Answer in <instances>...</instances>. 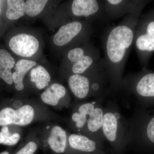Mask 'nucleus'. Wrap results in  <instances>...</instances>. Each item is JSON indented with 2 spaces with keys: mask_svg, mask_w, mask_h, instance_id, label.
<instances>
[{
  "mask_svg": "<svg viewBox=\"0 0 154 154\" xmlns=\"http://www.w3.org/2000/svg\"><path fill=\"white\" fill-rule=\"evenodd\" d=\"M140 17L139 14L125 16L118 25L107 28L103 35L105 69L115 84L121 82L128 58L134 46L135 28Z\"/></svg>",
  "mask_w": 154,
  "mask_h": 154,
  "instance_id": "f257e3e1",
  "label": "nucleus"
},
{
  "mask_svg": "<svg viewBox=\"0 0 154 154\" xmlns=\"http://www.w3.org/2000/svg\"><path fill=\"white\" fill-rule=\"evenodd\" d=\"M69 50L67 52L66 65L73 74H84L96 69L105 68L99 48L89 41Z\"/></svg>",
  "mask_w": 154,
  "mask_h": 154,
  "instance_id": "f03ea898",
  "label": "nucleus"
},
{
  "mask_svg": "<svg viewBox=\"0 0 154 154\" xmlns=\"http://www.w3.org/2000/svg\"><path fill=\"white\" fill-rule=\"evenodd\" d=\"M134 46L140 63L146 67L154 52V9L140 17L135 28Z\"/></svg>",
  "mask_w": 154,
  "mask_h": 154,
  "instance_id": "7ed1b4c3",
  "label": "nucleus"
},
{
  "mask_svg": "<svg viewBox=\"0 0 154 154\" xmlns=\"http://www.w3.org/2000/svg\"><path fill=\"white\" fill-rule=\"evenodd\" d=\"M93 33L91 21L74 20L62 26L54 34V43L59 47H75L89 41Z\"/></svg>",
  "mask_w": 154,
  "mask_h": 154,
  "instance_id": "20e7f679",
  "label": "nucleus"
},
{
  "mask_svg": "<svg viewBox=\"0 0 154 154\" xmlns=\"http://www.w3.org/2000/svg\"><path fill=\"white\" fill-rule=\"evenodd\" d=\"M104 14L106 20L119 19L128 15H140L149 1L138 0H105Z\"/></svg>",
  "mask_w": 154,
  "mask_h": 154,
  "instance_id": "39448f33",
  "label": "nucleus"
},
{
  "mask_svg": "<svg viewBox=\"0 0 154 154\" xmlns=\"http://www.w3.org/2000/svg\"><path fill=\"white\" fill-rule=\"evenodd\" d=\"M67 14L74 18H85L88 21L106 20L104 1L74 0L68 7Z\"/></svg>",
  "mask_w": 154,
  "mask_h": 154,
  "instance_id": "423d86ee",
  "label": "nucleus"
},
{
  "mask_svg": "<svg viewBox=\"0 0 154 154\" xmlns=\"http://www.w3.org/2000/svg\"><path fill=\"white\" fill-rule=\"evenodd\" d=\"M34 116V110L29 105H24L17 110L5 107L0 111V125H27L31 123Z\"/></svg>",
  "mask_w": 154,
  "mask_h": 154,
  "instance_id": "0eeeda50",
  "label": "nucleus"
},
{
  "mask_svg": "<svg viewBox=\"0 0 154 154\" xmlns=\"http://www.w3.org/2000/svg\"><path fill=\"white\" fill-rule=\"evenodd\" d=\"M9 47L13 52L23 57H30L38 51L39 42L35 36L22 33L13 36L9 42Z\"/></svg>",
  "mask_w": 154,
  "mask_h": 154,
  "instance_id": "6e6552de",
  "label": "nucleus"
},
{
  "mask_svg": "<svg viewBox=\"0 0 154 154\" xmlns=\"http://www.w3.org/2000/svg\"><path fill=\"white\" fill-rule=\"evenodd\" d=\"M90 78L83 74H72L69 77V87L77 98L84 99L88 96L91 89L96 92L100 89V84L97 82H92Z\"/></svg>",
  "mask_w": 154,
  "mask_h": 154,
  "instance_id": "1a4fd4ad",
  "label": "nucleus"
},
{
  "mask_svg": "<svg viewBox=\"0 0 154 154\" xmlns=\"http://www.w3.org/2000/svg\"><path fill=\"white\" fill-rule=\"evenodd\" d=\"M15 64V59L5 49H0V78L9 85L14 83L11 69Z\"/></svg>",
  "mask_w": 154,
  "mask_h": 154,
  "instance_id": "9d476101",
  "label": "nucleus"
},
{
  "mask_svg": "<svg viewBox=\"0 0 154 154\" xmlns=\"http://www.w3.org/2000/svg\"><path fill=\"white\" fill-rule=\"evenodd\" d=\"M48 143L54 152L57 153H63L65 152L67 146V135L65 131L60 126H54L51 130Z\"/></svg>",
  "mask_w": 154,
  "mask_h": 154,
  "instance_id": "9b49d317",
  "label": "nucleus"
},
{
  "mask_svg": "<svg viewBox=\"0 0 154 154\" xmlns=\"http://www.w3.org/2000/svg\"><path fill=\"white\" fill-rule=\"evenodd\" d=\"M37 63L35 61L26 59L21 60L16 63V71L13 73V78L15 88L17 91H21L24 89L23 80L25 75Z\"/></svg>",
  "mask_w": 154,
  "mask_h": 154,
  "instance_id": "f8f14e48",
  "label": "nucleus"
},
{
  "mask_svg": "<svg viewBox=\"0 0 154 154\" xmlns=\"http://www.w3.org/2000/svg\"><path fill=\"white\" fill-rule=\"evenodd\" d=\"M134 90L143 97H154V73H144L134 85Z\"/></svg>",
  "mask_w": 154,
  "mask_h": 154,
  "instance_id": "ddd939ff",
  "label": "nucleus"
},
{
  "mask_svg": "<svg viewBox=\"0 0 154 154\" xmlns=\"http://www.w3.org/2000/svg\"><path fill=\"white\" fill-rule=\"evenodd\" d=\"M66 91L62 85L57 83L52 84L42 94L41 98L45 104L55 106L60 100L65 96Z\"/></svg>",
  "mask_w": 154,
  "mask_h": 154,
  "instance_id": "4468645a",
  "label": "nucleus"
},
{
  "mask_svg": "<svg viewBox=\"0 0 154 154\" xmlns=\"http://www.w3.org/2000/svg\"><path fill=\"white\" fill-rule=\"evenodd\" d=\"M69 142L72 149L79 151L91 152L96 149V142L85 136L71 134L69 137Z\"/></svg>",
  "mask_w": 154,
  "mask_h": 154,
  "instance_id": "2eb2a0df",
  "label": "nucleus"
},
{
  "mask_svg": "<svg viewBox=\"0 0 154 154\" xmlns=\"http://www.w3.org/2000/svg\"><path fill=\"white\" fill-rule=\"evenodd\" d=\"M102 127L106 138L109 141L114 142L116 138L118 122L113 113L108 112L104 114Z\"/></svg>",
  "mask_w": 154,
  "mask_h": 154,
  "instance_id": "dca6fc26",
  "label": "nucleus"
},
{
  "mask_svg": "<svg viewBox=\"0 0 154 154\" xmlns=\"http://www.w3.org/2000/svg\"><path fill=\"white\" fill-rule=\"evenodd\" d=\"M30 81L35 83L36 88L42 90L48 85L51 80L49 73L41 65L32 69L30 72Z\"/></svg>",
  "mask_w": 154,
  "mask_h": 154,
  "instance_id": "f3484780",
  "label": "nucleus"
},
{
  "mask_svg": "<svg viewBox=\"0 0 154 154\" xmlns=\"http://www.w3.org/2000/svg\"><path fill=\"white\" fill-rule=\"evenodd\" d=\"M6 17L11 20H16L23 17L25 14V2L23 0L7 1Z\"/></svg>",
  "mask_w": 154,
  "mask_h": 154,
  "instance_id": "a211bd4d",
  "label": "nucleus"
},
{
  "mask_svg": "<svg viewBox=\"0 0 154 154\" xmlns=\"http://www.w3.org/2000/svg\"><path fill=\"white\" fill-rule=\"evenodd\" d=\"M94 108L93 103H85L79 107V113L73 114L72 119L75 122L77 127L81 128L84 126L87 121V116H89Z\"/></svg>",
  "mask_w": 154,
  "mask_h": 154,
  "instance_id": "6ab92c4d",
  "label": "nucleus"
},
{
  "mask_svg": "<svg viewBox=\"0 0 154 154\" xmlns=\"http://www.w3.org/2000/svg\"><path fill=\"white\" fill-rule=\"evenodd\" d=\"M48 2L47 0H28L25 2V14L33 17L39 15Z\"/></svg>",
  "mask_w": 154,
  "mask_h": 154,
  "instance_id": "aec40b11",
  "label": "nucleus"
},
{
  "mask_svg": "<svg viewBox=\"0 0 154 154\" xmlns=\"http://www.w3.org/2000/svg\"><path fill=\"white\" fill-rule=\"evenodd\" d=\"M103 110L100 108H94L91 114L88 121V126L91 132H96L100 129L103 124L104 117Z\"/></svg>",
  "mask_w": 154,
  "mask_h": 154,
  "instance_id": "412c9836",
  "label": "nucleus"
},
{
  "mask_svg": "<svg viewBox=\"0 0 154 154\" xmlns=\"http://www.w3.org/2000/svg\"><path fill=\"white\" fill-rule=\"evenodd\" d=\"M20 139L19 134H11L8 126H4L0 132V144L13 146L18 143Z\"/></svg>",
  "mask_w": 154,
  "mask_h": 154,
  "instance_id": "4be33fe9",
  "label": "nucleus"
},
{
  "mask_svg": "<svg viewBox=\"0 0 154 154\" xmlns=\"http://www.w3.org/2000/svg\"><path fill=\"white\" fill-rule=\"evenodd\" d=\"M37 149V144L34 142L30 141L15 154H34Z\"/></svg>",
  "mask_w": 154,
  "mask_h": 154,
  "instance_id": "5701e85b",
  "label": "nucleus"
},
{
  "mask_svg": "<svg viewBox=\"0 0 154 154\" xmlns=\"http://www.w3.org/2000/svg\"><path fill=\"white\" fill-rule=\"evenodd\" d=\"M147 134L149 139L154 143V117L149 123L147 128Z\"/></svg>",
  "mask_w": 154,
  "mask_h": 154,
  "instance_id": "b1692460",
  "label": "nucleus"
},
{
  "mask_svg": "<svg viewBox=\"0 0 154 154\" xmlns=\"http://www.w3.org/2000/svg\"><path fill=\"white\" fill-rule=\"evenodd\" d=\"M0 154H10V153L9 152L4 151L0 153Z\"/></svg>",
  "mask_w": 154,
  "mask_h": 154,
  "instance_id": "393cba45",
  "label": "nucleus"
},
{
  "mask_svg": "<svg viewBox=\"0 0 154 154\" xmlns=\"http://www.w3.org/2000/svg\"><path fill=\"white\" fill-rule=\"evenodd\" d=\"M1 9H0V14H1Z\"/></svg>",
  "mask_w": 154,
  "mask_h": 154,
  "instance_id": "a878e982",
  "label": "nucleus"
}]
</instances>
